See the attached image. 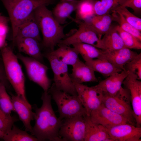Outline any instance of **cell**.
Returning a JSON list of instances; mask_svg holds the SVG:
<instances>
[{"mask_svg":"<svg viewBox=\"0 0 141 141\" xmlns=\"http://www.w3.org/2000/svg\"><path fill=\"white\" fill-rule=\"evenodd\" d=\"M42 104L40 108L36 104L32 108L35 110V124L32 135L39 141H63L59 135L62 120L56 116L51 104V97L48 92L42 94Z\"/></svg>","mask_w":141,"mask_h":141,"instance_id":"cell-1","label":"cell"},{"mask_svg":"<svg viewBox=\"0 0 141 141\" xmlns=\"http://www.w3.org/2000/svg\"><path fill=\"white\" fill-rule=\"evenodd\" d=\"M46 5L38 7L34 10L33 14L42 34V46L49 51L54 50L59 42L67 37L63 32L64 27L56 20Z\"/></svg>","mask_w":141,"mask_h":141,"instance_id":"cell-2","label":"cell"},{"mask_svg":"<svg viewBox=\"0 0 141 141\" xmlns=\"http://www.w3.org/2000/svg\"><path fill=\"white\" fill-rule=\"evenodd\" d=\"M2 61L7 79L16 95L28 102L25 93V78L16 55L6 44L1 49Z\"/></svg>","mask_w":141,"mask_h":141,"instance_id":"cell-3","label":"cell"},{"mask_svg":"<svg viewBox=\"0 0 141 141\" xmlns=\"http://www.w3.org/2000/svg\"><path fill=\"white\" fill-rule=\"evenodd\" d=\"M9 15L14 40L18 28L21 23L38 7L54 3V0H0Z\"/></svg>","mask_w":141,"mask_h":141,"instance_id":"cell-4","label":"cell"},{"mask_svg":"<svg viewBox=\"0 0 141 141\" xmlns=\"http://www.w3.org/2000/svg\"><path fill=\"white\" fill-rule=\"evenodd\" d=\"M48 92L56 103L61 120L77 115H87L78 96H74L57 89L53 84Z\"/></svg>","mask_w":141,"mask_h":141,"instance_id":"cell-5","label":"cell"},{"mask_svg":"<svg viewBox=\"0 0 141 141\" xmlns=\"http://www.w3.org/2000/svg\"><path fill=\"white\" fill-rule=\"evenodd\" d=\"M102 103L114 112L125 118L129 123L136 126V122L131 106L129 91L123 87L113 96L102 93Z\"/></svg>","mask_w":141,"mask_h":141,"instance_id":"cell-6","label":"cell"},{"mask_svg":"<svg viewBox=\"0 0 141 141\" xmlns=\"http://www.w3.org/2000/svg\"><path fill=\"white\" fill-rule=\"evenodd\" d=\"M43 54L50 63L54 74L53 84L55 87L71 95L78 96L75 85L69 74L67 65L59 60L50 51Z\"/></svg>","mask_w":141,"mask_h":141,"instance_id":"cell-7","label":"cell"},{"mask_svg":"<svg viewBox=\"0 0 141 141\" xmlns=\"http://www.w3.org/2000/svg\"><path fill=\"white\" fill-rule=\"evenodd\" d=\"M73 21L78 24V29L72 34L61 40L58 44L70 46L75 43H83L104 50L101 42L102 37L88 23L74 19Z\"/></svg>","mask_w":141,"mask_h":141,"instance_id":"cell-8","label":"cell"},{"mask_svg":"<svg viewBox=\"0 0 141 141\" xmlns=\"http://www.w3.org/2000/svg\"><path fill=\"white\" fill-rule=\"evenodd\" d=\"M16 55L24 65L30 80L41 87L44 92H48L51 82L47 74L48 67L31 57L24 56L20 53Z\"/></svg>","mask_w":141,"mask_h":141,"instance_id":"cell-9","label":"cell"},{"mask_svg":"<svg viewBox=\"0 0 141 141\" xmlns=\"http://www.w3.org/2000/svg\"><path fill=\"white\" fill-rule=\"evenodd\" d=\"M84 116L62 120L59 135L63 141H84L86 125Z\"/></svg>","mask_w":141,"mask_h":141,"instance_id":"cell-10","label":"cell"},{"mask_svg":"<svg viewBox=\"0 0 141 141\" xmlns=\"http://www.w3.org/2000/svg\"><path fill=\"white\" fill-rule=\"evenodd\" d=\"M124 88L129 91L136 126L141 127V81L134 74L129 72L124 80Z\"/></svg>","mask_w":141,"mask_h":141,"instance_id":"cell-11","label":"cell"},{"mask_svg":"<svg viewBox=\"0 0 141 141\" xmlns=\"http://www.w3.org/2000/svg\"><path fill=\"white\" fill-rule=\"evenodd\" d=\"M74 84L78 95L89 116L102 103V93L94 86L89 87L82 84Z\"/></svg>","mask_w":141,"mask_h":141,"instance_id":"cell-12","label":"cell"},{"mask_svg":"<svg viewBox=\"0 0 141 141\" xmlns=\"http://www.w3.org/2000/svg\"><path fill=\"white\" fill-rule=\"evenodd\" d=\"M89 116L93 122L106 128L121 124H130L125 118L112 111L102 103Z\"/></svg>","mask_w":141,"mask_h":141,"instance_id":"cell-13","label":"cell"},{"mask_svg":"<svg viewBox=\"0 0 141 141\" xmlns=\"http://www.w3.org/2000/svg\"><path fill=\"white\" fill-rule=\"evenodd\" d=\"M106 130L114 141H141V127L125 124L106 128Z\"/></svg>","mask_w":141,"mask_h":141,"instance_id":"cell-14","label":"cell"},{"mask_svg":"<svg viewBox=\"0 0 141 141\" xmlns=\"http://www.w3.org/2000/svg\"><path fill=\"white\" fill-rule=\"evenodd\" d=\"M15 112L17 114L19 119L22 122L25 131L32 135V121L34 120V112L32 110V106L28 102L22 97L10 93Z\"/></svg>","mask_w":141,"mask_h":141,"instance_id":"cell-15","label":"cell"},{"mask_svg":"<svg viewBox=\"0 0 141 141\" xmlns=\"http://www.w3.org/2000/svg\"><path fill=\"white\" fill-rule=\"evenodd\" d=\"M128 73V71L125 70L115 73L100 81L94 86L102 93L114 96L122 87L123 82Z\"/></svg>","mask_w":141,"mask_h":141,"instance_id":"cell-16","label":"cell"},{"mask_svg":"<svg viewBox=\"0 0 141 141\" xmlns=\"http://www.w3.org/2000/svg\"><path fill=\"white\" fill-rule=\"evenodd\" d=\"M136 52L126 48L113 51L103 50L101 58L105 59L117 68L124 70V66L138 55Z\"/></svg>","mask_w":141,"mask_h":141,"instance_id":"cell-17","label":"cell"},{"mask_svg":"<svg viewBox=\"0 0 141 141\" xmlns=\"http://www.w3.org/2000/svg\"><path fill=\"white\" fill-rule=\"evenodd\" d=\"M20 52L24 53L29 57L43 63L44 56L41 51L39 42L32 38H24L16 39L13 43Z\"/></svg>","mask_w":141,"mask_h":141,"instance_id":"cell-18","label":"cell"},{"mask_svg":"<svg viewBox=\"0 0 141 141\" xmlns=\"http://www.w3.org/2000/svg\"><path fill=\"white\" fill-rule=\"evenodd\" d=\"M84 117L86 125L84 141H113L106 127L93 122L87 115Z\"/></svg>","mask_w":141,"mask_h":141,"instance_id":"cell-19","label":"cell"},{"mask_svg":"<svg viewBox=\"0 0 141 141\" xmlns=\"http://www.w3.org/2000/svg\"><path fill=\"white\" fill-rule=\"evenodd\" d=\"M40 31L33 12L19 25L13 43L17 39L24 38H33L39 42L41 41Z\"/></svg>","mask_w":141,"mask_h":141,"instance_id":"cell-20","label":"cell"},{"mask_svg":"<svg viewBox=\"0 0 141 141\" xmlns=\"http://www.w3.org/2000/svg\"><path fill=\"white\" fill-rule=\"evenodd\" d=\"M72 66V72L69 75L74 84L98 81L95 72L80 59Z\"/></svg>","mask_w":141,"mask_h":141,"instance_id":"cell-21","label":"cell"},{"mask_svg":"<svg viewBox=\"0 0 141 141\" xmlns=\"http://www.w3.org/2000/svg\"><path fill=\"white\" fill-rule=\"evenodd\" d=\"M79 0H60L54 8L53 15L58 22L62 25L66 23L68 18L72 19L71 14L76 10Z\"/></svg>","mask_w":141,"mask_h":141,"instance_id":"cell-22","label":"cell"},{"mask_svg":"<svg viewBox=\"0 0 141 141\" xmlns=\"http://www.w3.org/2000/svg\"><path fill=\"white\" fill-rule=\"evenodd\" d=\"M116 26L112 25L109 30L101 38L104 50L111 51L125 47L117 30Z\"/></svg>","mask_w":141,"mask_h":141,"instance_id":"cell-23","label":"cell"},{"mask_svg":"<svg viewBox=\"0 0 141 141\" xmlns=\"http://www.w3.org/2000/svg\"><path fill=\"white\" fill-rule=\"evenodd\" d=\"M85 63L94 72H98L106 78L113 74L122 71L103 58L93 59L85 62Z\"/></svg>","mask_w":141,"mask_h":141,"instance_id":"cell-24","label":"cell"},{"mask_svg":"<svg viewBox=\"0 0 141 141\" xmlns=\"http://www.w3.org/2000/svg\"><path fill=\"white\" fill-rule=\"evenodd\" d=\"M59 47L56 50L50 51L59 60L67 65L73 66L79 59L78 53L73 47L70 46L58 44Z\"/></svg>","mask_w":141,"mask_h":141,"instance_id":"cell-25","label":"cell"},{"mask_svg":"<svg viewBox=\"0 0 141 141\" xmlns=\"http://www.w3.org/2000/svg\"><path fill=\"white\" fill-rule=\"evenodd\" d=\"M113 21L111 14L110 13L95 15L88 22H86L101 37L110 29Z\"/></svg>","mask_w":141,"mask_h":141,"instance_id":"cell-26","label":"cell"},{"mask_svg":"<svg viewBox=\"0 0 141 141\" xmlns=\"http://www.w3.org/2000/svg\"><path fill=\"white\" fill-rule=\"evenodd\" d=\"M95 0H79L75 10V20L88 22L95 15L94 10Z\"/></svg>","mask_w":141,"mask_h":141,"instance_id":"cell-27","label":"cell"},{"mask_svg":"<svg viewBox=\"0 0 141 141\" xmlns=\"http://www.w3.org/2000/svg\"><path fill=\"white\" fill-rule=\"evenodd\" d=\"M85 62L96 58H101L103 49L92 45L83 43H77L72 45Z\"/></svg>","mask_w":141,"mask_h":141,"instance_id":"cell-28","label":"cell"},{"mask_svg":"<svg viewBox=\"0 0 141 141\" xmlns=\"http://www.w3.org/2000/svg\"><path fill=\"white\" fill-rule=\"evenodd\" d=\"M26 131L22 130L14 125L11 129L5 133L3 139L5 141H37V139Z\"/></svg>","mask_w":141,"mask_h":141,"instance_id":"cell-29","label":"cell"},{"mask_svg":"<svg viewBox=\"0 0 141 141\" xmlns=\"http://www.w3.org/2000/svg\"><path fill=\"white\" fill-rule=\"evenodd\" d=\"M123 0H95L94 10L95 15L110 13Z\"/></svg>","mask_w":141,"mask_h":141,"instance_id":"cell-30","label":"cell"},{"mask_svg":"<svg viewBox=\"0 0 141 141\" xmlns=\"http://www.w3.org/2000/svg\"><path fill=\"white\" fill-rule=\"evenodd\" d=\"M113 12L121 14L128 23L138 31H141V18L132 14L126 7L119 5L111 11V12Z\"/></svg>","mask_w":141,"mask_h":141,"instance_id":"cell-31","label":"cell"},{"mask_svg":"<svg viewBox=\"0 0 141 141\" xmlns=\"http://www.w3.org/2000/svg\"><path fill=\"white\" fill-rule=\"evenodd\" d=\"M111 14L113 21L117 22L118 25L124 31L129 33L141 41V33L128 23L120 13L113 12Z\"/></svg>","mask_w":141,"mask_h":141,"instance_id":"cell-32","label":"cell"},{"mask_svg":"<svg viewBox=\"0 0 141 141\" xmlns=\"http://www.w3.org/2000/svg\"><path fill=\"white\" fill-rule=\"evenodd\" d=\"M116 28L126 48L131 49H141V41L131 34L123 30L118 25H116Z\"/></svg>","mask_w":141,"mask_h":141,"instance_id":"cell-33","label":"cell"},{"mask_svg":"<svg viewBox=\"0 0 141 141\" xmlns=\"http://www.w3.org/2000/svg\"><path fill=\"white\" fill-rule=\"evenodd\" d=\"M8 86L4 83H0V107L5 113L10 114L15 110L11 97L6 91Z\"/></svg>","mask_w":141,"mask_h":141,"instance_id":"cell-34","label":"cell"},{"mask_svg":"<svg viewBox=\"0 0 141 141\" xmlns=\"http://www.w3.org/2000/svg\"><path fill=\"white\" fill-rule=\"evenodd\" d=\"M18 120L16 116L6 113L0 107V130L5 134L11 129L14 123Z\"/></svg>","mask_w":141,"mask_h":141,"instance_id":"cell-35","label":"cell"},{"mask_svg":"<svg viewBox=\"0 0 141 141\" xmlns=\"http://www.w3.org/2000/svg\"><path fill=\"white\" fill-rule=\"evenodd\" d=\"M124 70L136 76L137 79L141 80V53L138 54L133 59L126 64Z\"/></svg>","mask_w":141,"mask_h":141,"instance_id":"cell-36","label":"cell"},{"mask_svg":"<svg viewBox=\"0 0 141 141\" xmlns=\"http://www.w3.org/2000/svg\"><path fill=\"white\" fill-rule=\"evenodd\" d=\"M120 5L131 8L135 14H141V0H123Z\"/></svg>","mask_w":141,"mask_h":141,"instance_id":"cell-37","label":"cell"},{"mask_svg":"<svg viewBox=\"0 0 141 141\" xmlns=\"http://www.w3.org/2000/svg\"><path fill=\"white\" fill-rule=\"evenodd\" d=\"M3 82L7 85L9 82L7 79L2 61L0 62V83Z\"/></svg>","mask_w":141,"mask_h":141,"instance_id":"cell-38","label":"cell"},{"mask_svg":"<svg viewBox=\"0 0 141 141\" xmlns=\"http://www.w3.org/2000/svg\"><path fill=\"white\" fill-rule=\"evenodd\" d=\"M8 31L7 24L0 23V36L6 37Z\"/></svg>","mask_w":141,"mask_h":141,"instance_id":"cell-39","label":"cell"},{"mask_svg":"<svg viewBox=\"0 0 141 141\" xmlns=\"http://www.w3.org/2000/svg\"><path fill=\"white\" fill-rule=\"evenodd\" d=\"M9 21H10V20L8 17L0 14V23H4L7 24Z\"/></svg>","mask_w":141,"mask_h":141,"instance_id":"cell-40","label":"cell"},{"mask_svg":"<svg viewBox=\"0 0 141 141\" xmlns=\"http://www.w3.org/2000/svg\"><path fill=\"white\" fill-rule=\"evenodd\" d=\"M5 37L0 36V49H1L5 45Z\"/></svg>","mask_w":141,"mask_h":141,"instance_id":"cell-41","label":"cell"},{"mask_svg":"<svg viewBox=\"0 0 141 141\" xmlns=\"http://www.w3.org/2000/svg\"><path fill=\"white\" fill-rule=\"evenodd\" d=\"M5 134L4 132L0 130V138L3 139Z\"/></svg>","mask_w":141,"mask_h":141,"instance_id":"cell-42","label":"cell"},{"mask_svg":"<svg viewBox=\"0 0 141 141\" xmlns=\"http://www.w3.org/2000/svg\"><path fill=\"white\" fill-rule=\"evenodd\" d=\"M2 61V59L1 57V53L0 52V62Z\"/></svg>","mask_w":141,"mask_h":141,"instance_id":"cell-43","label":"cell"},{"mask_svg":"<svg viewBox=\"0 0 141 141\" xmlns=\"http://www.w3.org/2000/svg\"><path fill=\"white\" fill-rule=\"evenodd\" d=\"M68 0V1H73L74 0Z\"/></svg>","mask_w":141,"mask_h":141,"instance_id":"cell-44","label":"cell"}]
</instances>
